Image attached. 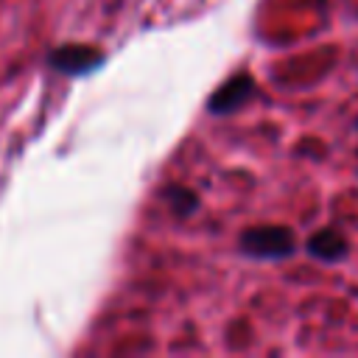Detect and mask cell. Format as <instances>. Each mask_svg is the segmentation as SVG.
I'll return each mask as SVG.
<instances>
[{
  "label": "cell",
  "instance_id": "obj_2",
  "mask_svg": "<svg viewBox=\"0 0 358 358\" xmlns=\"http://www.w3.org/2000/svg\"><path fill=\"white\" fill-rule=\"evenodd\" d=\"M48 67L62 73V76H90L95 73L103 62H106V53L95 45H76V42H67V45H59L53 48L48 56H45Z\"/></svg>",
  "mask_w": 358,
  "mask_h": 358
},
{
  "label": "cell",
  "instance_id": "obj_6",
  "mask_svg": "<svg viewBox=\"0 0 358 358\" xmlns=\"http://www.w3.org/2000/svg\"><path fill=\"white\" fill-rule=\"evenodd\" d=\"M355 129H358V117H355Z\"/></svg>",
  "mask_w": 358,
  "mask_h": 358
},
{
  "label": "cell",
  "instance_id": "obj_5",
  "mask_svg": "<svg viewBox=\"0 0 358 358\" xmlns=\"http://www.w3.org/2000/svg\"><path fill=\"white\" fill-rule=\"evenodd\" d=\"M162 199H165V204H168L179 218H187V215H193V213L199 210V196H196L190 187H185V185H171V187L162 193Z\"/></svg>",
  "mask_w": 358,
  "mask_h": 358
},
{
  "label": "cell",
  "instance_id": "obj_4",
  "mask_svg": "<svg viewBox=\"0 0 358 358\" xmlns=\"http://www.w3.org/2000/svg\"><path fill=\"white\" fill-rule=\"evenodd\" d=\"M305 252H308L310 257L322 260V263H338V260L347 257L350 243H347V238H344L338 229L327 227V229L313 232V235L305 241Z\"/></svg>",
  "mask_w": 358,
  "mask_h": 358
},
{
  "label": "cell",
  "instance_id": "obj_3",
  "mask_svg": "<svg viewBox=\"0 0 358 358\" xmlns=\"http://www.w3.org/2000/svg\"><path fill=\"white\" fill-rule=\"evenodd\" d=\"M257 95V84L249 73H235L232 78H227L210 98H207V112L210 115H229L238 112L241 106H246L252 98Z\"/></svg>",
  "mask_w": 358,
  "mask_h": 358
},
{
  "label": "cell",
  "instance_id": "obj_1",
  "mask_svg": "<svg viewBox=\"0 0 358 358\" xmlns=\"http://www.w3.org/2000/svg\"><path fill=\"white\" fill-rule=\"evenodd\" d=\"M238 249L252 260H285L299 249V243L294 229L280 224H266V227L243 229L238 235Z\"/></svg>",
  "mask_w": 358,
  "mask_h": 358
}]
</instances>
